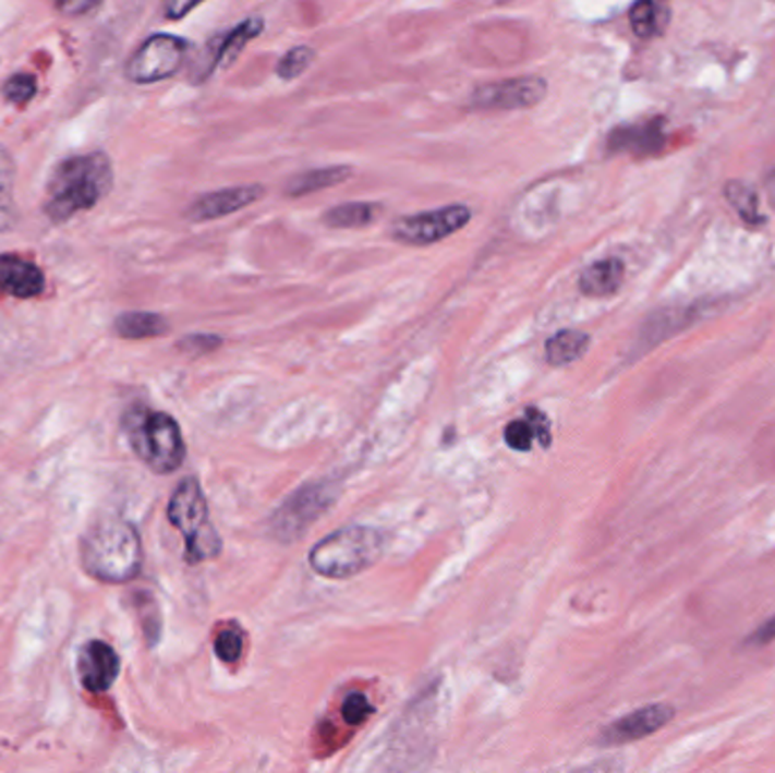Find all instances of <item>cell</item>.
I'll list each match as a JSON object with an SVG mask.
<instances>
[{
  "instance_id": "3",
  "label": "cell",
  "mask_w": 775,
  "mask_h": 773,
  "mask_svg": "<svg viewBox=\"0 0 775 773\" xmlns=\"http://www.w3.org/2000/svg\"><path fill=\"white\" fill-rule=\"evenodd\" d=\"M123 428L134 454L153 472L170 474L184 463L186 447L175 418L136 404L123 415Z\"/></svg>"
},
{
  "instance_id": "25",
  "label": "cell",
  "mask_w": 775,
  "mask_h": 773,
  "mask_svg": "<svg viewBox=\"0 0 775 773\" xmlns=\"http://www.w3.org/2000/svg\"><path fill=\"white\" fill-rule=\"evenodd\" d=\"M313 62H315V50L311 46H295L279 60L277 75L286 82L298 80Z\"/></svg>"
},
{
  "instance_id": "21",
  "label": "cell",
  "mask_w": 775,
  "mask_h": 773,
  "mask_svg": "<svg viewBox=\"0 0 775 773\" xmlns=\"http://www.w3.org/2000/svg\"><path fill=\"white\" fill-rule=\"evenodd\" d=\"M590 348V336L585 331H577V329H562L558 334H554L547 340V361L556 367L569 365L573 361H579Z\"/></svg>"
},
{
  "instance_id": "1",
  "label": "cell",
  "mask_w": 775,
  "mask_h": 773,
  "mask_svg": "<svg viewBox=\"0 0 775 773\" xmlns=\"http://www.w3.org/2000/svg\"><path fill=\"white\" fill-rule=\"evenodd\" d=\"M113 184L111 159L105 153H89L64 159L48 180L44 212L52 222H64L80 212L94 209L109 195Z\"/></svg>"
},
{
  "instance_id": "19",
  "label": "cell",
  "mask_w": 775,
  "mask_h": 773,
  "mask_svg": "<svg viewBox=\"0 0 775 773\" xmlns=\"http://www.w3.org/2000/svg\"><path fill=\"white\" fill-rule=\"evenodd\" d=\"M382 214L384 205L379 203H344L327 209L323 214V222L334 229H361L377 222Z\"/></svg>"
},
{
  "instance_id": "22",
  "label": "cell",
  "mask_w": 775,
  "mask_h": 773,
  "mask_svg": "<svg viewBox=\"0 0 775 773\" xmlns=\"http://www.w3.org/2000/svg\"><path fill=\"white\" fill-rule=\"evenodd\" d=\"M692 318V311L689 309H665V311H659L655 313L653 318H649L644 331H642V342H644V348H653L657 346V342H663L667 340L671 334L685 329Z\"/></svg>"
},
{
  "instance_id": "26",
  "label": "cell",
  "mask_w": 775,
  "mask_h": 773,
  "mask_svg": "<svg viewBox=\"0 0 775 773\" xmlns=\"http://www.w3.org/2000/svg\"><path fill=\"white\" fill-rule=\"evenodd\" d=\"M3 94L5 98L12 102V105H27L35 94H37V80L35 75H27V73H19V75H12L8 82H5V87H3Z\"/></svg>"
},
{
  "instance_id": "15",
  "label": "cell",
  "mask_w": 775,
  "mask_h": 773,
  "mask_svg": "<svg viewBox=\"0 0 775 773\" xmlns=\"http://www.w3.org/2000/svg\"><path fill=\"white\" fill-rule=\"evenodd\" d=\"M623 275V262L617 259V256H608V259L594 262L581 273L579 289L588 298H610L621 289Z\"/></svg>"
},
{
  "instance_id": "24",
  "label": "cell",
  "mask_w": 775,
  "mask_h": 773,
  "mask_svg": "<svg viewBox=\"0 0 775 773\" xmlns=\"http://www.w3.org/2000/svg\"><path fill=\"white\" fill-rule=\"evenodd\" d=\"M726 197L732 205V209L739 214V218L749 225H762L764 218L758 209V197L751 186H746L743 182H728L726 184Z\"/></svg>"
},
{
  "instance_id": "32",
  "label": "cell",
  "mask_w": 775,
  "mask_h": 773,
  "mask_svg": "<svg viewBox=\"0 0 775 773\" xmlns=\"http://www.w3.org/2000/svg\"><path fill=\"white\" fill-rule=\"evenodd\" d=\"M203 3L205 0H164V16L168 21H180Z\"/></svg>"
},
{
  "instance_id": "34",
  "label": "cell",
  "mask_w": 775,
  "mask_h": 773,
  "mask_svg": "<svg viewBox=\"0 0 775 773\" xmlns=\"http://www.w3.org/2000/svg\"><path fill=\"white\" fill-rule=\"evenodd\" d=\"M771 640H775V615H773L771 619H766V621L758 628V631H755L749 640H746V644L764 647V644H768Z\"/></svg>"
},
{
  "instance_id": "7",
  "label": "cell",
  "mask_w": 775,
  "mask_h": 773,
  "mask_svg": "<svg viewBox=\"0 0 775 773\" xmlns=\"http://www.w3.org/2000/svg\"><path fill=\"white\" fill-rule=\"evenodd\" d=\"M470 220H472V209L468 205L456 203V205H449L443 209L401 216L392 222L390 234L397 243L422 247V245L440 243V241L449 239L451 234L461 232L463 227H468Z\"/></svg>"
},
{
  "instance_id": "6",
  "label": "cell",
  "mask_w": 775,
  "mask_h": 773,
  "mask_svg": "<svg viewBox=\"0 0 775 773\" xmlns=\"http://www.w3.org/2000/svg\"><path fill=\"white\" fill-rule=\"evenodd\" d=\"M338 491L329 481L308 483L286 499L270 518V533L281 542H293L300 538L323 512L336 504Z\"/></svg>"
},
{
  "instance_id": "23",
  "label": "cell",
  "mask_w": 775,
  "mask_h": 773,
  "mask_svg": "<svg viewBox=\"0 0 775 773\" xmlns=\"http://www.w3.org/2000/svg\"><path fill=\"white\" fill-rule=\"evenodd\" d=\"M14 184H16L14 159L3 146H0V232H8L16 220Z\"/></svg>"
},
{
  "instance_id": "29",
  "label": "cell",
  "mask_w": 775,
  "mask_h": 773,
  "mask_svg": "<svg viewBox=\"0 0 775 773\" xmlns=\"http://www.w3.org/2000/svg\"><path fill=\"white\" fill-rule=\"evenodd\" d=\"M372 710L375 708L370 705V701L363 695H352L342 703V720L348 724H363L372 714Z\"/></svg>"
},
{
  "instance_id": "11",
  "label": "cell",
  "mask_w": 775,
  "mask_h": 773,
  "mask_svg": "<svg viewBox=\"0 0 775 773\" xmlns=\"http://www.w3.org/2000/svg\"><path fill=\"white\" fill-rule=\"evenodd\" d=\"M266 195V189L262 184H239L229 186L220 191H211L199 195L195 203L186 209V218L193 222H207L216 220L229 214H237L245 207H252Z\"/></svg>"
},
{
  "instance_id": "28",
  "label": "cell",
  "mask_w": 775,
  "mask_h": 773,
  "mask_svg": "<svg viewBox=\"0 0 775 773\" xmlns=\"http://www.w3.org/2000/svg\"><path fill=\"white\" fill-rule=\"evenodd\" d=\"M243 653V638L239 631H232V628H227L218 638H216V655L220 657L222 663L234 665L239 663V657Z\"/></svg>"
},
{
  "instance_id": "18",
  "label": "cell",
  "mask_w": 775,
  "mask_h": 773,
  "mask_svg": "<svg viewBox=\"0 0 775 773\" xmlns=\"http://www.w3.org/2000/svg\"><path fill=\"white\" fill-rule=\"evenodd\" d=\"M264 27H266L264 19L252 16V19H247V21L239 23V25L234 27V31H229V33L225 35L220 48H218L216 55H214V64H211L209 73H211L214 69H229V67H232V64L239 60V55L247 48V44H250L254 37H258V35L264 33Z\"/></svg>"
},
{
  "instance_id": "4",
  "label": "cell",
  "mask_w": 775,
  "mask_h": 773,
  "mask_svg": "<svg viewBox=\"0 0 775 773\" xmlns=\"http://www.w3.org/2000/svg\"><path fill=\"white\" fill-rule=\"evenodd\" d=\"M386 549V535L372 527H344L320 540L308 565L325 579H352L375 565Z\"/></svg>"
},
{
  "instance_id": "31",
  "label": "cell",
  "mask_w": 775,
  "mask_h": 773,
  "mask_svg": "<svg viewBox=\"0 0 775 773\" xmlns=\"http://www.w3.org/2000/svg\"><path fill=\"white\" fill-rule=\"evenodd\" d=\"M57 12H62L66 16H84L100 8L102 0H50Z\"/></svg>"
},
{
  "instance_id": "2",
  "label": "cell",
  "mask_w": 775,
  "mask_h": 773,
  "mask_svg": "<svg viewBox=\"0 0 775 773\" xmlns=\"http://www.w3.org/2000/svg\"><path fill=\"white\" fill-rule=\"evenodd\" d=\"M80 558L92 579L111 585L128 583L138 577L143 565L141 538L128 520L102 518L82 535Z\"/></svg>"
},
{
  "instance_id": "35",
  "label": "cell",
  "mask_w": 775,
  "mask_h": 773,
  "mask_svg": "<svg viewBox=\"0 0 775 773\" xmlns=\"http://www.w3.org/2000/svg\"><path fill=\"white\" fill-rule=\"evenodd\" d=\"M764 189H766V195H768V203H771V205H773V209H775V170H773V173L766 178Z\"/></svg>"
},
{
  "instance_id": "12",
  "label": "cell",
  "mask_w": 775,
  "mask_h": 773,
  "mask_svg": "<svg viewBox=\"0 0 775 773\" xmlns=\"http://www.w3.org/2000/svg\"><path fill=\"white\" fill-rule=\"evenodd\" d=\"M77 674L89 692H107L121 674V657L111 644L102 640H92L80 649Z\"/></svg>"
},
{
  "instance_id": "14",
  "label": "cell",
  "mask_w": 775,
  "mask_h": 773,
  "mask_svg": "<svg viewBox=\"0 0 775 773\" xmlns=\"http://www.w3.org/2000/svg\"><path fill=\"white\" fill-rule=\"evenodd\" d=\"M608 146L613 153H630L635 157H649L665 146L663 119H653L640 125L617 128L610 134Z\"/></svg>"
},
{
  "instance_id": "20",
  "label": "cell",
  "mask_w": 775,
  "mask_h": 773,
  "mask_svg": "<svg viewBox=\"0 0 775 773\" xmlns=\"http://www.w3.org/2000/svg\"><path fill=\"white\" fill-rule=\"evenodd\" d=\"M113 329L121 338L128 340H143V338H157L164 336L170 327L166 323L164 316L159 313H150V311H128L121 313L113 323Z\"/></svg>"
},
{
  "instance_id": "13",
  "label": "cell",
  "mask_w": 775,
  "mask_h": 773,
  "mask_svg": "<svg viewBox=\"0 0 775 773\" xmlns=\"http://www.w3.org/2000/svg\"><path fill=\"white\" fill-rule=\"evenodd\" d=\"M44 289L46 277L37 264L16 254H0V291L19 300H31L41 295Z\"/></svg>"
},
{
  "instance_id": "8",
  "label": "cell",
  "mask_w": 775,
  "mask_h": 773,
  "mask_svg": "<svg viewBox=\"0 0 775 773\" xmlns=\"http://www.w3.org/2000/svg\"><path fill=\"white\" fill-rule=\"evenodd\" d=\"M189 52V41L175 35H153L143 41L125 64V75L134 84H155L175 75Z\"/></svg>"
},
{
  "instance_id": "27",
  "label": "cell",
  "mask_w": 775,
  "mask_h": 773,
  "mask_svg": "<svg viewBox=\"0 0 775 773\" xmlns=\"http://www.w3.org/2000/svg\"><path fill=\"white\" fill-rule=\"evenodd\" d=\"M504 440L514 451H529L533 447V440H535V432H533L531 422L529 420L510 422L506 426V432H504Z\"/></svg>"
},
{
  "instance_id": "16",
  "label": "cell",
  "mask_w": 775,
  "mask_h": 773,
  "mask_svg": "<svg viewBox=\"0 0 775 773\" xmlns=\"http://www.w3.org/2000/svg\"><path fill=\"white\" fill-rule=\"evenodd\" d=\"M630 27L640 39L663 37L671 21L669 0H635L628 12Z\"/></svg>"
},
{
  "instance_id": "5",
  "label": "cell",
  "mask_w": 775,
  "mask_h": 773,
  "mask_svg": "<svg viewBox=\"0 0 775 773\" xmlns=\"http://www.w3.org/2000/svg\"><path fill=\"white\" fill-rule=\"evenodd\" d=\"M168 522L186 542V560L203 563L220 554L222 542L209 522V506L197 479H184L168 504Z\"/></svg>"
},
{
  "instance_id": "30",
  "label": "cell",
  "mask_w": 775,
  "mask_h": 773,
  "mask_svg": "<svg viewBox=\"0 0 775 773\" xmlns=\"http://www.w3.org/2000/svg\"><path fill=\"white\" fill-rule=\"evenodd\" d=\"M526 420L531 422L533 432H535V440L547 449L552 447V422L549 418L544 415L540 409H526Z\"/></svg>"
},
{
  "instance_id": "33",
  "label": "cell",
  "mask_w": 775,
  "mask_h": 773,
  "mask_svg": "<svg viewBox=\"0 0 775 773\" xmlns=\"http://www.w3.org/2000/svg\"><path fill=\"white\" fill-rule=\"evenodd\" d=\"M220 338L218 336H186L182 342H180V350H197L199 354L203 352H211L216 348H220Z\"/></svg>"
},
{
  "instance_id": "10",
  "label": "cell",
  "mask_w": 775,
  "mask_h": 773,
  "mask_svg": "<svg viewBox=\"0 0 775 773\" xmlns=\"http://www.w3.org/2000/svg\"><path fill=\"white\" fill-rule=\"evenodd\" d=\"M674 714H676V710L667 703H653V705L640 708L603 730L598 737V744L601 747H621V744L644 739V737L657 733L659 728H665L674 720Z\"/></svg>"
},
{
  "instance_id": "9",
  "label": "cell",
  "mask_w": 775,
  "mask_h": 773,
  "mask_svg": "<svg viewBox=\"0 0 775 773\" xmlns=\"http://www.w3.org/2000/svg\"><path fill=\"white\" fill-rule=\"evenodd\" d=\"M549 84L540 75H522L501 82L481 84L472 92L470 107L479 111H514L531 109L547 98Z\"/></svg>"
},
{
  "instance_id": "17",
  "label": "cell",
  "mask_w": 775,
  "mask_h": 773,
  "mask_svg": "<svg viewBox=\"0 0 775 773\" xmlns=\"http://www.w3.org/2000/svg\"><path fill=\"white\" fill-rule=\"evenodd\" d=\"M352 173H354V170L348 164L327 166V168H313V170H306V173H300V176L291 178L289 184H286L283 193L289 197H304V195H311V193H318V191L338 186L344 180H350Z\"/></svg>"
}]
</instances>
